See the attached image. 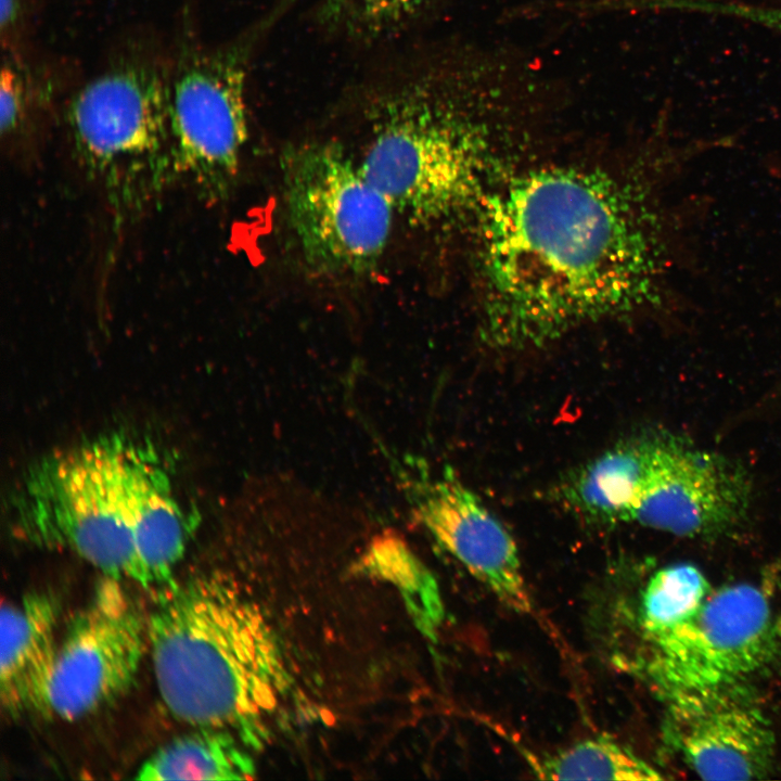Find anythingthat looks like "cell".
Instances as JSON below:
<instances>
[{
	"instance_id": "ac0fdd59",
	"label": "cell",
	"mask_w": 781,
	"mask_h": 781,
	"mask_svg": "<svg viewBox=\"0 0 781 781\" xmlns=\"http://www.w3.org/2000/svg\"><path fill=\"white\" fill-rule=\"evenodd\" d=\"M710 592L708 580L695 565L678 563L654 572L638 610L643 638L658 636L691 618Z\"/></svg>"
},
{
	"instance_id": "7c38bea8",
	"label": "cell",
	"mask_w": 781,
	"mask_h": 781,
	"mask_svg": "<svg viewBox=\"0 0 781 781\" xmlns=\"http://www.w3.org/2000/svg\"><path fill=\"white\" fill-rule=\"evenodd\" d=\"M409 483L417 520L494 596L514 612L532 611L517 546L502 523L451 470Z\"/></svg>"
},
{
	"instance_id": "9c48e42d",
	"label": "cell",
	"mask_w": 781,
	"mask_h": 781,
	"mask_svg": "<svg viewBox=\"0 0 781 781\" xmlns=\"http://www.w3.org/2000/svg\"><path fill=\"white\" fill-rule=\"evenodd\" d=\"M148 646V617L121 580L104 576L59 644L52 715L72 721L115 702L133 686Z\"/></svg>"
},
{
	"instance_id": "5bb4252c",
	"label": "cell",
	"mask_w": 781,
	"mask_h": 781,
	"mask_svg": "<svg viewBox=\"0 0 781 781\" xmlns=\"http://www.w3.org/2000/svg\"><path fill=\"white\" fill-rule=\"evenodd\" d=\"M653 434L624 439L568 472L552 491L588 524L629 523L648 476Z\"/></svg>"
},
{
	"instance_id": "d6986e66",
	"label": "cell",
	"mask_w": 781,
	"mask_h": 781,
	"mask_svg": "<svg viewBox=\"0 0 781 781\" xmlns=\"http://www.w3.org/2000/svg\"><path fill=\"white\" fill-rule=\"evenodd\" d=\"M439 0H323V26L359 39L389 34L425 12Z\"/></svg>"
},
{
	"instance_id": "30bf717a",
	"label": "cell",
	"mask_w": 781,
	"mask_h": 781,
	"mask_svg": "<svg viewBox=\"0 0 781 781\" xmlns=\"http://www.w3.org/2000/svg\"><path fill=\"white\" fill-rule=\"evenodd\" d=\"M752 498L743 468L671 434H653L650 468L630 522L688 538L737 529Z\"/></svg>"
},
{
	"instance_id": "52a82bcc",
	"label": "cell",
	"mask_w": 781,
	"mask_h": 781,
	"mask_svg": "<svg viewBox=\"0 0 781 781\" xmlns=\"http://www.w3.org/2000/svg\"><path fill=\"white\" fill-rule=\"evenodd\" d=\"M258 34L214 48L188 41L171 56V162L209 200L223 197L239 172L248 132L247 67Z\"/></svg>"
},
{
	"instance_id": "277c9868",
	"label": "cell",
	"mask_w": 781,
	"mask_h": 781,
	"mask_svg": "<svg viewBox=\"0 0 781 781\" xmlns=\"http://www.w3.org/2000/svg\"><path fill=\"white\" fill-rule=\"evenodd\" d=\"M158 590L148 627L164 704L183 722L227 731L260 751L292 686L269 620L218 574L174 579Z\"/></svg>"
},
{
	"instance_id": "5b68a950",
	"label": "cell",
	"mask_w": 781,
	"mask_h": 781,
	"mask_svg": "<svg viewBox=\"0 0 781 781\" xmlns=\"http://www.w3.org/2000/svg\"><path fill=\"white\" fill-rule=\"evenodd\" d=\"M171 56L148 36L113 52L65 106L69 143L88 174L124 196L155 185L172 165Z\"/></svg>"
},
{
	"instance_id": "3957f363",
	"label": "cell",
	"mask_w": 781,
	"mask_h": 781,
	"mask_svg": "<svg viewBox=\"0 0 781 781\" xmlns=\"http://www.w3.org/2000/svg\"><path fill=\"white\" fill-rule=\"evenodd\" d=\"M10 512L31 543L71 550L104 576L148 589L142 565L164 571L178 564L193 529L156 449L128 434H106L35 461Z\"/></svg>"
},
{
	"instance_id": "9a60e30c",
	"label": "cell",
	"mask_w": 781,
	"mask_h": 781,
	"mask_svg": "<svg viewBox=\"0 0 781 781\" xmlns=\"http://www.w3.org/2000/svg\"><path fill=\"white\" fill-rule=\"evenodd\" d=\"M245 747L227 731L199 728L159 747L138 769L137 780H244L255 777Z\"/></svg>"
},
{
	"instance_id": "ba28073f",
	"label": "cell",
	"mask_w": 781,
	"mask_h": 781,
	"mask_svg": "<svg viewBox=\"0 0 781 781\" xmlns=\"http://www.w3.org/2000/svg\"><path fill=\"white\" fill-rule=\"evenodd\" d=\"M644 640L635 667L664 699L743 683L770 666L781 653V618L763 588L740 582L712 590L691 618Z\"/></svg>"
},
{
	"instance_id": "44dd1931",
	"label": "cell",
	"mask_w": 781,
	"mask_h": 781,
	"mask_svg": "<svg viewBox=\"0 0 781 781\" xmlns=\"http://www.w3.org/2000/svg\"><path fill=\"white\" fill-rule=\"evenodd\" d=\"M705 10L710 16L747 22L781 35V5L740 0H707Z\"/></svg>"
},
{
	"instance_id": "7402d4cb",
	"label": "cell",
	"mask_w": 781,
	"mask_h": 781,
	"mask_svg": "<svg viewBox=\"0 0 781 781\" xmlns=\"http://www.w3.org/2000/svg\"><path fill=\"white\" fill-rule=\"evenodd\" d=\"M27 0H1V37L8 53L18 54L29 16Z\"/></svg>"
},
{
	"instance_id": "7a4b0ae2",
	"label": "cell",
	"mask_w": 781,
	"mask_h": 781,
	"mask_svg": "<svg viewBox=\"0 0 781 781\" xmlns=\"http://www.w3.org/2000/svg\"><path fill=\"white\" fill-rule=\"evenodd\" d=\"M562 91L529 55L461 44L379 97L359 165L411 223L451 222L489 193L499 143L516 118Z\"/></svg>"
},
{
	"instance_id": "8fae6325",
	"label": "cell",
	"mask_w": 781,
	"mask_h": 781,
	"mask_svg": "<svg viewBox=\"0 0 781 781\" xmlns=\"http://www.w3.org/2000/svg\"><path fill=\"white\" fill-rule=\"evenodd\" d=\"M668 745L703 780H755L772 772L776 735L743 683L664 697Z\"/></svg>"
},
{
	"instance_id": "e0dca14e",
	"label": "cell",
	"mask_w": 781,
	"mask_h": 781,
	"mask_svg": "<svg viewBox=\"0 0 781 781\" xmlns=\"http://www.w3.org/2000/svg\"><path fill=\"white\" fill-rule=\"evenodd\" d=\"M534 771L549 780H658L662 774L609 738H590L537 760Z\"/></svg>"
},
{
	"instance_id": "4fadbf2b",
	"label": "cell",
	"mask_w": 781,
	"mask_h": 781,
	"mask_svg": "<svg viewBox=\"0 0 781 781\" xmlns=\"http://www.w3.org/2000/svg\"><path fill=\"white\" fill-rule=\"evenodd\" d=\"M60 602L35 590L1 610L0 700L8 717L51 716Z\"/></svg>"
},
{
	"instance_id": "8992f818",
	"label": "cell",
	"mask_w": 781,
	"mask_h": 781,
	"mask_svg": "<svg viewBox=\"0 0 781 781\" xmlns=\"http://www.w3.org/2000/svg\"><path fill=\"white\" fill-rule=\"evenodd\" d=\"M283 196L306 265L324 276H361L382 257L395 208L336 142L308 141L281 156Z\"/></svg>"
},
{
	"instance_id": "2e32d148",
	"label": "cell",
	"mask_w": 781,
	"mask_h": 781,
	"mask_svg": "<svg viewBox=\"0 0 781 781\" xmlns=\"http://www.w3.org/2000/svg\"><path fill=\"white\" fill-rule=\"evenodd\" d=\"M360 566L389 580L408 578V604L415 622L427 638L434 639L444 619V606L437 582L407 543L385 532L372 539L362 554Z\"/></svg>"
},
{
	"instance_id": "ffe728a7",
	"label": "cell",
	"mask_w": 781,
	"mask_h": 781,
	"mask_svg": "<svg viewBox=\"0 0 781 781\" xmlns=\"http://www.w3.org/2000/svg\"><path fill=\"white\" fill-rule=\"evenodd\" d=\"M43 92L20 54L8 53L0 77V129L3 140L17 141L33 125Z\"/></svg>"
},
{
	"instance_id": "6da1fadb",
	"label": "cell",
	"mask_w": 781,
	"mask_h": 781,
	"mask_svg": "<svg viewBox=\"0 0 781 781\" xmlns=\"http://www.w3.org/2000/svg\"><path fill=\"white\" fill-rule=\"evenodd\" d=\"M482 333L540 347L610 317L670 306L682 226L653 188L573 167L521 175L482 202Z\"/></svg>"
}]
</instances>
